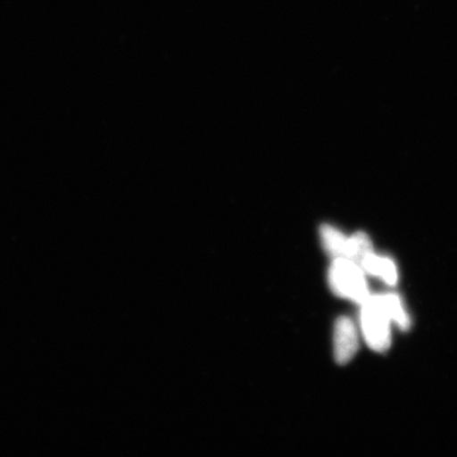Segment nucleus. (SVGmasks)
I'll use <instances>...</instances> for the list:
<instances>
[{"instance_id": "obj_1", "label": "nucleus", "mask_w": 457, "mask_h": 457, "mask_svg": "<svg viewBox=\"0 0 457 457\" xmlns=\"http://www.w3.org/2000/svg\"><path fill=\"white\" fill-rule=\"evenodd\" d=\"M328 279L331 290L341 298L362 305L370 296L361 267L345 257L334 259Z\"/></svg>"}, {"instance_id": "obj_4", "label": "nucleus", "mask_w": 457, "mask_h": 457, "mask_svg": "<svg viewBox=\"0 0 457 457\" xmlns=\"http://www.w3.org/2000/svg\"><path fill=\"white\" fill-rule=\"evenodd\" d=\"M360 267L370 276L384 279L387 285L394 286L397 283L396 266L386 257H381L373 253L365 257Z\"/></svg>"}, {"instance_id": "obj_6", "label": "nucleus", "mask_w": 457, "mask_h": 457, "mask_svg": "<svg viewBox=\"0 0 457 457\" xmlns=\"http://www.w3.org/2000/svg\"><path fill=\"white\" fill-rule=\"evenodd\" d=\"M374 253L373 244L370 237L363 232L353 234L352 237H348L347 253L345 259L356 262L358 266L370 254Z\"/></svg>"}, {"instance_id": "obj_5", "label": "nucleus", "mask_w": 457, "mask_h": 457, "mask_svg": "<svg viewBox=\"0 0 457 457\" xmlns=\"http://www.w3.org/2000/svg\"><path fill=\"white\" fill-rule=\"evenodd\" d=\"M321 237L324 249L327 253L333 257V259H339V257H346L348 237L337 230L336 228L324 225L321 228Z\"/></svg>"}, {"instance_id": "obj_3", "label": "nucleus", "mask_w": 457, "mask_h": 457, "mask_svg": "<svg viewBox=\"0 0 457 457\" xmlns=\"http://www.w3.org/2000/svg\"><path fill=\"white\" fill-rule=\"evenodd\" d=\"M359 342L355 324L350 318L342 317L336 322L334 352L336 361L345 364L355 356Z\"/></svg>"}, {"instance_id": "obj_7", "label": "nucleus", "mask_w": 457, "mask_h": 457, "mask_svg": "<svg viewBox=\"0 0 457 457\" xmlns=\"http://www.w3.org/2000/svg\"><path fill=\"white\" fill-rule=\"evenodd\" d=\"M382 303H384L386 311L390 317L391 321L395 322L398 327L403 330L409 329L410 319L405 312L402 301L399 296L394 294L380 295Z\"/></svg>"}, {"instance_id": "obj_2", "label": "nucleus", "mask_w": 457, "mask_h": 457, "mask_svg": "<svg viewBox=\"0 0 457 457\" xmlns=\"http://www.w3.org/2000/svg\"><path fill=\"white\" fill-rule=\"evenodd\" d=\"M391 319L380 295H370L362 304L361 327L365 341L371 350L385 352L391 345Z\"/></svg>"}]
</instances>
